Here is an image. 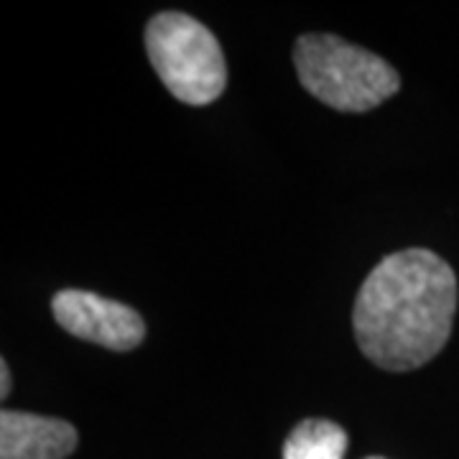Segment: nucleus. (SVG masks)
<instances>
[{
    "mask_svg": "<svg viewBox=\"0 0 459 459\" xmlns=\"http://www.w3.org/2000/svg\"><path fill=\"white\" fill-rule=\"evenodd\" d=\"M452 265L424 247H409L377 263L352 309L355 340L383 370H413L444 350L457 314Z\"/></svg>",
    "mask_w": 459,
    "mask_h": 459,
    "instance_id": "1",
    "label": "nucleus"
},
{
    "mask_svg": "<svg viewBox=\"0 0 459 459\" xmlns=\"http://www.w3.org/2000/svg\"><path fill=\"white\" fill-rule=\"evenodd\" d=\"M294 65L304 90L340 113H368L401 90V77L385 59L334 33H304Z\"/></svg>",
    "mask_w": 459,
    "mask_h": 459,
    "instance_id": "2",
    "label": "nucleus"
},
{
    "mask_svg": "<svg viewBox=\"0 0 459 459\" xmlns=\"http://www.w3.org/2000/svg\"><path fill=\"white\" fill-rule=\"evenodd\" d=\"M146 51L166 90L186 105H210L228 84V65L214 33L197 18L166 11L148 21Z\"/></svg>",
    "mask_w": 459,
    "mask_h": 459,
    "instance_id": "3",
    "label": "nucleus"
},
{
    "mask_svg": "<svg viewBox=\"0 0 459 459\" xmlns=\"http://www.w3.org/2000/svg\"><path fill=\"white\" fill-rule=\"evenodd\" d=\"M51 314L72 337L115 352H128L146 337V322L135 309L82 289L59 291L51 299Z\"/></svg>",
    "mask_w": 459,
    "mask_h": 459,
    "instance_id": "4",
    "label": "nucleus"
},
{
    "mask_svg": "<svg viewBox=\"0 0 459 459\" xmlns=\"http://www.w3.org/2000/svg\"><path fill=\"white\" fill-rule=\"evenodd\" d=\"M77 449V429L62 419L26 411L0 413V459H66Z\"/></svg>",
    "mask_w": 459,
    "mask_h": 459,
    "instance_id": "5",
    "label": "nucleus"
},
{
    "mask_svg": "<svg viewBox=\"0 0 459 459\" xmlns=\"http://www.w3.org/2000/svg\"><path fill=\"white\" fill-rule=\"evenodd\" d=\"M347 452V434L327 419H307L289 434L283 444V459H342Z\"/></svg>",
    "mask_w": 459,
    "mask_h": 459,
    "instance_id": "6",
    "label": "nucleus"
},
{
    "mask_svg": "<svg viewBox=\"0 0 459 459\" xmlns=\"http://www.w3.org/2000/svg\"><path fill=\"white\" fill-rule=\"evenodd\" d=\"M11 394V370H8V362H0V398H8Z\"/></svg>",
    "mask_w": 459,
    "mask_h": 459,
    "instance_id": "7",
    "label": "nucleus"
},
{
    "mask_svg": "<svg viewBox=\"0 0 459 459\" xmlns=\"http://www.w3.org/2000/svg\"><path fill=\"white\" fill-rule=\"evenodd\" d=\"M368 459H383V457H368Z\"/></svg>",
    "mask_w": 459,
    "mask_h": 459,
    "instance_id": "8",
    "label": "nucleus"
}]
</instances>
